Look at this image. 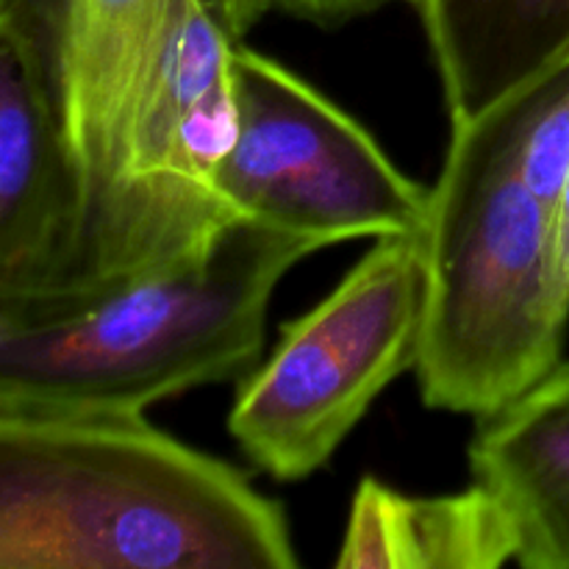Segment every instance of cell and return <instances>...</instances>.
Instances as JSON below:
<instances>
[{"label":"cell","mask_w":569,"mask_h":569,"mask_svg":"<svg viewBox=\"0 0 569 569\" xmlns=\"http://www.w3.org/2000/svg\"><path fill=\"white\" fill-rule=\"evenodd\" d=\"M270 11L292 17V20L309 22L317 28H339L359 17L376 14L392 3H415V0H267Z\"/></svg>","instance_id":"cell-12"},{"label":"cell","mask_w":569,"mask_h":569,"mask_svg":"<svg viewBox=\"0 0 569 569\" xmlns=\"http://www.w3.org/2000/svg\"><path fill=\"white\" fill-rule=\"evenodd\" d=\"M231 78L237 131L214 172L228 214L315 250L426 228L428 187L320 89L244 42L233 48Z\"/></svg>","instance_id":"cell-5"},{"label":"cell","mask_w":569,"mask_h":569,"mask_svg":"<svg viewBox=\"0 0 569 569\" xmlns=\"http://www.w3.org/2000/svg\"><path fill=\"white\" fill-rule=\"evenodd\" d=\"M426 303V228L376 239L237 381L228 433L250 465L283 483L322 470L383 389L415 370Z\"/></svg>","instance_id":"cell-4"},{"label":"cell","mask_w":569,"mask_h":569,"mask_svg":"<svg viewBox=\"0 0 569 569\" xmlns=\"http://www.w3.org/2000/svg\"><path fill=\"white\" fill-rule=\"evenodd\" d=\"M467 459L509 517L517 565L569 569V361L481 417Z\"/></svg>","instance_id":"cell-8"},{"label":"cell","mask_w":569,"mask_h":569,"mask_svg":"<svg viewBox=\"0 0 569 569\" xmlns=\"http://www.w3.org/2000/svg\"><path fill=\"white\" fill-rule=\"evenodd\" d=\"M515 531L498 500L472 483L456 495H406L376 478L359 483L339 545V569H500Z\"/></svg>","instance_id":"cell-10"},{"label":"cell","mask_w":569,"mask_h":569,"mask_svg":"<svg viewBox=\"0 0 569 569\" xmlns=\"http://www.w3.org/2000/svg\"><path fill=\"white\" fill-rule=\"evenodd\" d=\"M237 44L203 0H167L122 128L114 220L87 283L170 264L233 220L214 194V172L237 131Z\"/></svg>","instance_id":"cell-6"},{"label":"cell","mask_w":569,"mask_h":569,"mask_svg":"<svg viewBox=\"0 0 569 569\" xmlns=\"http://www.w3.org/2000/svg\"><path fill=\"white\" fill-rule=\"evenodd\" d=\"M450 122L487 117L569 59V0H415Z\"/></svg>","instance_id":"cell-9"},{"label":"cell","mask_w":569,"mask_h":569,"mask_svg":"<svg viewBox=\"0 0 569 569\" xmlns=\"http://www.w3.org/2000/svg\"><path fill=\"white\" fill-rule=\"evenodd\" d=\"M311 253L233 217L203 248L126 281L0 292V406L144 415L242 381L264 356L278 283Z\"/></svg>","instance_id":"cell-2"},{"label":"cell","mask_w":569,"mask_h":569,"mask_svg":"<svg viewBox=\"0 0 569 569\" xmlns=\"http://www.w3.org/2000/svg\"><path fill=\"white\" fill-rule=\"evenodd\" d=\"M81 228L44 0H0V292L70 281Z\"/></svg>","instance_id":"cell-7"},{"label":"cell","mask_w":569,"mask_h":569,"mask_svg":"<svg viewBox=\"0 0 569 569\" xmlns=\"http://www.w3.org/2000/svg\"><path fill=\"white\" fill-rule=\"evenodd\" d=\"M553 248L556 264H559L561 278L569 287V170L565 183H561L559 200L553 206Z\"/></svg>","instance_id":"cell-14"},{"label":"cell","mask_w":569,"mask_h":569,"mask_svg":"<svg viewBox=\"0 0 569 569\" xmlns=\"http://www.w3.org/2000/svg\"><path fill=\"white\" fill-rule=\"evenodd\" d=\"M426 248L417 387L428 409L481 420L565 361L569 326L553 211L517 176L489 117L450 122Z\"/></svg>","instance_id":"cell-3"},{"label":"cell","mask_w":569,"mask_h":569,"mask_svg":"<svg viewBox=\"0 0 569 569\" xmlns=\"http://www.w3.org/2000/svg\"><path fill=\"white\" fill-rule=\"evenodd\" d=\"M281 506L144 415L0 406V569H295Z\"/></svg>","instance_id":"cell-1"},{"label":"cell","mask_w":569,"mask_h":569,"mask_svg":"<svg viewBox=\"0 0 569 569\" xmlns=\"http://www.w3.org/2000/svg\"><path fill=\"white\" fill-rule=\"evenodd\" d=\"M209 6L211 14L217 17L222 28L231 33L237 42H242L250 33V28L261 20L264 14H270V3L267 0H203Z\"/></svg>","instance_id":"cell-13"},{"label":"cell","mask_w":569,"mask_h":569,"mask_svg":"<svg viewBox=\"0 0 569 569\" xmlns=\"http://www.w3.org/2000/svg\"><path fill=\"white\" fill-rule=\"evenodd\" d=\"M487 117L517 176L553 211L569 170V59Z\"/></svg>","instance_id":"cell-11"}]
</instances>
